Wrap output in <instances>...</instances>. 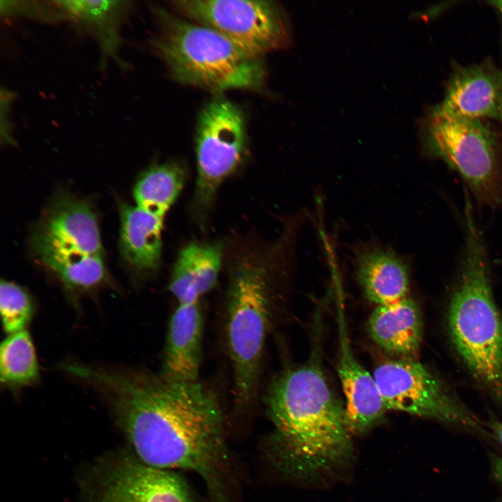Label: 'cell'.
Here are the masks:
<instances>
[{
    "label": "cell",
    "instance_id": "obj_25",
    "mask_svg": "<svg viewBox=\"0 0 502 502\" xmlns=\"http://www.w3.org/2000/svg\"><path fill=\"white\" fill-rule=\"evenodd\" d=\"M14 95L12 93L11 91L7 90V89H1V111L5 113V116H1L2 118H5V121L1 122V125H3V123L6 124V127L1 130V143L8 144H12L13 141V138L11 136V127L10 123H9L8 119V112L9 110V107L10 106V104L13 100Z\"/></svg>",
    "mask_w": 502,
    "mask_h": 502
},
{
    "label": "cell",
    "instance_id": "obj_8",
    "mask_svg": "<svg viewBox=\"0 0 502 502\" xmlns=\"http://www.w3.org/2000/svg\"><path fill=\"white\" fill-rule=\"evenodd\" d=\"M386 410L424 417L483 434V423L420 363L390 360L372 374Z\"/></svg>",
    "mask_w": 502,
    "mask_h": 502
},
{
    "label": "cell",
    "instance_id": "obj_11",
    "mask_svg": "<svg viewBox=\"0 0 502 502\" xmlns=\"http://www.w3.org/2000/svg\"><path fill=\"white\" fill-rule=\"evenodd\" d=\"M92 502H192L184 479L172 470L123 458L106 471Z\"/></svg>",
    "mask_w": 502,
    "mask_h": 502
},
{
    "label": "cell",
    "instance_id": "obj_1",
    "mask_svg": "<svg viewBox=\"0 0 502 502\" xmlns=\"http://www.w3.org/2000/svg\"><path fill=\"white\" fill-rule=\"evenodd\" d=\"M72 372L106 397L140 462L193 471L211 502H232L224 413L213 391L200 381H176L141 371L77 364Z\"/></svg>",
    "mask_w": 502,
    "mask_h": 502
},
{
    "label": "cell",
    "instance_id": "obj_4",
    "mask_svg": "<svg viewBox=\"0 0 502 502\" xmlns=\"http://www.w3.org/2000/svg\"><path fill=\"white\" fill-rule=\"evenodd\" d=\"M160 33L153 47L177 82L215 92L261 89L266 71L215 31L155 8Z\"/></svg>",
    "mask_w": 502,
    "mask_h": 502
},
{
    "label": "cell",
    "instance_id": "obj_21",
    "mask_svg": "<svg viewBox=\"0 0 502 502\" xmlns=\"http://www.w3.org/2000/svg\"><path fill=\"white\" fill-rule=\"evenodd\" d=\"M38 376V365L29 333L23 330L10 335L0 350L1 381L8 386L32 383Z\"/></svg>",
    "mask_w": 502,
    "mask_h": 502
},
{
    "label": "cell",
    "instance_id": "obj_22",
    "mask_svg": "<svg viewBox=\"0 0 502 502\" xmlns=\"http://www.w3.org/2000/svg\"><path fill=\"white\" fill-rule=\"evenodd\" d=\"M68 288L86 290L105 281L107 276L103 256L53 259L42 262Z\"/></svg>",
    "mask_w": 502,
    "mask_h": 502
},
{
    "label": "cell",
    "instance_id": "obj_24",
    "mask_svg": "<svg viewBox=\"0 0 502 502\" xmlns=\"http://www.w3.org/2000/svg\"><path fill=\"white\" fill-rule=\"evenodd\" d=\"M1 15L6 17L25 16L45 22L65 20L57 1L51 2L1 1Z\"/></svg>",
    "mask_w": 502,
    "mask_h": 502
},
{
    "label": "cell",
    "instance_id": "obj_7",
    "mask_svg": "<svg viewBox=\"0 0 502 502\" xmlns=\"http://www.w3.org/2000/svg\"><path fill=\"white\" fill-rule=\"evenodd\" d=\"M172 4L189 20L215 31L254 57L284 48L291 40L287 17L272 1L178 0Z\"/></svg>",
    "mask_w": 502,
    "mask_h": 502
},
{
    "label": "cell",
    "instance_id": "obj_9",
    "mask_svg": "<svg viewBox=\"0 0 502 502\" xmlns=\"http://www.w3.org/2000/svg\"><path fill=\"white\" fill-rule=\"evenodd\" d=\"M196 128L197 195L207 204L244 156L245 116L235 103L217 97L202 107Z\"/></svg>",
    "mask_w": 502,
    "mask_h": 502
},
{
    "label": "cell",
    "instance_id": "obj_3",
    "mask_svg": "<svg viewBox=\"0 0 502 502\" xmlns=\"http://www.w3.org/2000/svg\"><path fill=\"white\" fill-rule=\"evenodd\" d=\"M471 207H466V244L458 284L448 312L452 342L473 375L502 401V318L489 282L485 250Z\"/></svg>",
    "mask_w": 502,
    "mask_h": 502
},
{
    "label": "cell",
    "instance_id": "obj_16",
    "mask_svg": "<svg viewBox=\"0 0 502 502\" xmlns=\"http://www.w3.org/2000/svg\"><path fill=\"white\" fill-rule=\"evenodd\" d=\"M355 262L358 282L376 306L393 305L408 297V270L395 252L371 247L358 253Z\"/></svg>",
    "mask_w": 502,
    "mask_h": 502
},
{
    "label": "cell",
    "instance_id": "obj_26",
    "mask_svg": "<svg viewBox=\"0 0 502 502\" xmlns=\"http://www.w3.org/2000/svg\"><path fill=\"white\" fill-rule=\"evenodd\" d=\"M487 425L491 431V435L496 439L502 448V421L492 420ZM493 470L496 478L502 482V457L495 459Z\"/></svg>",
    "mask_w": 502,
    "mask_h": 502
},
{
    "label": "cell",
    "instance_id": "obj_12",
    "mask_svg": "<svg viewBox=\"0 0 502 502\" xmlns=\"http://www.w3.org/2000/svg\"><path fill=\"white\" fill-rule=\"evenodd\" d=\"M430 112L502 123V70L489 62L457 68L443 99Z\"/></svg>",
    "mask_w": 502,
    "mask_h": 502
},
{
    "label": "cell",
    "instance_id": "obj_14",
    "mask_svg": "<svg viewBox=\"0 0 502 502\" xmlns=\"http://www.w3.org/2000/svg\"><path fill=\"white\" fill-rule=\"evenodd\" d=\"M65 19L70 20L91 35L98 44L101 68L107 61H115L123 70L128 65L119 55L123 43L121 30L132 6L128 1H57Z\"/></svg>",
    "mask_w": 502,
    "mask_h": 502
},
{
    "label": "cell",
    "instance_id": "obj_27",
    "mask_svg": "<svg viewBox=\"0 0 502 502\" xmlns=\"http://www.w3.org/2000/svg\"><path fill=\"white\" fill-rule=\"evenodd\" d=\"M490 3L494 4L502 15V1H492Z\"/></svg>",
    "mask_w": 502,
    "mask_h": 502
},
{
    "label": "cell",
    "instance_id": "obj_23",
    "mask_svg": "<svg viewBox=\"0 0 502 502\" xmlns=\"http://www.w3.org/2000/svg\"><path fill=\"white\" fill-rule=\"evenodd\" d=\"M0 310L3 328L11 335L25 330L33 315V303L22 287L2 279Z\"/></svg>",
    "mask_w": 502,
    "mask_h": 502
},
{
    "label": "cell",
    "instance_id": "obj_20",
    "mask_svg": "<svg viewBox=\"0 0 502 502\" xmlns=\"http://www.w3.org/2000/svg\"><path fill=\"white\" fill-rule=\"evenodd\" d=\"M184 180V170L178 164L167 162L151 167L134 186L136 206L163 218L178 197Z\"/></svg>",
    "mask_w": 502,
    "mask_h": 502
},
{
    "label": "cell",
    "instance_id": "obj_5",
    "mask_svg": "<svg viewBox=\"0 0 502 502\" xmlns=\"http://www.w3.org/2000/svg\"><path fill=\"white\" fill-rule=\"evenodd\" d=\"M267 269L259 262H241L232 273L226 298L225 338L233 371L234 401L254 398L268 333L272 297Z\"/></svg>",
    "mask_w": 502,
    "mask_h": 502
},
{
    "label": "cell",
    "instance_id": "obj_6",
    "mask_svg": "<svg viewBox=\"0 0 502 502\" xmlns=\"http://www.w3.org/2000/svg\"><path fill=\"white\" fill-rule=\"evenodd\" d=\"M423 137L427 150L455 169L480 201H502L494 136L480 119L429 112Z\"/></svg>",
    "mask_w": 502,
    "mask_h": 502
},
{
    "label": "cell",
    "instance_id": "obj_18",
    "mask_svg": "<svg viewBox=\"0 0 502 502\" xmlns=\"http://www.w3.org/2000/svg\"><path fill=\"white\" fill-rule=\"evenodd\" d=\"M222 257L221 245L191 243L179 253L169 290L178 304H192L216 284Z\"/></svg>",
    "mask_w": 502,
    "mask_h": 502
},
{
    "label": "cell",
    "instance_id": "obj_10",
    "mask_svg": "<svg viewBox=\"0 0 502 502\" xmlns=\"http://www.w3.org/2000/svg\"><path fill=\"white\" fill-rule=\"evenodd\" d=\"M40 262L48 259L103 256L96 215L90 204L68 193L56 195L31 238Z\"/></svg>",
    "mask_w": 502,
    "mask_h": 502
},
{
    "label": "cell",
    "instance_id": "obj_15",
    "mask_svg": "<svg viewBox=\"0 0 502 502\" xmlns=\"http://www.w3.org/2000/svg\"><path fill=\"white\" fill-rule=\"evenodd\" d=\"M202 335L199 302L178 304L169 322L160 374L176 381H199Z\"/></svg>",
    "mask_w": 502,
    "mask_h": 502
},
{
    "label": "cell",
    "instance_id": "obj_2",
    "mask_svg": "<svg viewBox=\"0 0 502 502\" xmlns=\"http://www.w3.org/2000/svg\"><path fill=\"white\" fill-rule=\"evenodd\" d=\"M265 404L273 425L266 456L284 476L313 482L351 462L353 450L345 409L318 360L312 358L276 376Z\"/></svg>",
    "mask_w": 502,
    "mask_h": 502
},
{
    "label": "cell",
    "instance_id": "obj_17",
    "mask_svg": "<svg viewBox=\"0 0 502 502\" xmlns=\"http://www.w3.org/2000/svg\"><path fill=\"white\" fill-rule=\"evenodd\" d=\"M367 329L372 340L383 350L411 358L420 346L423 326L417 304L407 297L388 306H376Z\"/></svg>",
    "mask_w": 502,
    "mask_h": 502
},
{
    "label": "cell",
    "instance_id": "obj_13",
    "mask_svg": "<svg viewBox=\"0 0 502 502\" xmlns=\"http://www.w3.org/2000/svg\"><path fill=\"white\" fill-rule=\"evenodd\" d=\"M340 301L337 305L340 348L337 373L346 398L348 429L350 433L362 434L377 423L387 410L373 375L358 361L351 350Z\"/></svg>",
    "mask_w": 502,
    "mask_h": 502
},
{
    "label": "cell",
    "instance_id": "obj_19",
    "mask_svg": "<svg viewBox=\"0 0 502 502\" xmlns=\"http://www.w3.org/2000/svg\"><path fill=\"white\" fill-rule=\"evenodd\" d=\"M120 247L123 258L135 270H156L162 250V218L137 206L120 203Z\"/></svg>",
    "mask_w": 502,
    "mask_h": 502
}]
</instances>
